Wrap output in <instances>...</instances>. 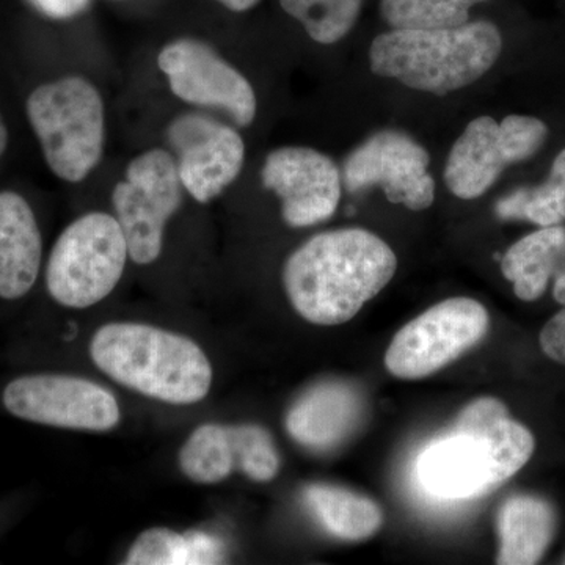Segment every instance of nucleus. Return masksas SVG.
I'll return each mask as SVG.
<instances>
[{
	"label": "nucleus",
	"mask_w": 565,
	"mask_h": 565,
	"mask_svg": "<svg viewBox=\"0 0 565 565\" xmlns=\"http://www.w3.org/2000/svg\"><path fill=\"white\" fill-rule=\"evenodd\" d=\"M548 126L531 115H508L498 122L479 117L465 128L449 152L445 182L462 200L484 195L509 166L537 154Z\"/></svg>",
	"instance_id": "8"
},
{
	"label": "nucleus",
	"mask_w": 565,
	"mask_h": 565,
	"mask_svg": "<svg viewBox=\"0 0 565 565\" xmlns=\"http://www.w3.org/2000/svg\"><path fill=\"white\" fill-rule=\"evenodd\" d=\"M222 542L207 533H177L152 527L134 542L126 565H203L223 563Z\"/></svg>",
	"instance_id": "21"
},
{
	"label": "nucleus",
	"mask_w": 565,
	"mask_h": 565,
	"mask_svg": "<svg viewBox=\"0 0 565 565\" xmlns=\"http://www.w3.org/2000/svg\"><path fill=\"white\" fill-rule=\"evenodd\" d=\"M539 341L548 359L565 364V307L545 323Z\"/></svg>",
	"instance_id": "25"
},
{
	"label": "nucleus",
	"mask_w": 565,
	"mask_h": 565,
	"mask_svg": "<svg viewBox=\"0 0 565 565\" xmlns=\"http://www.w3.org/2000/svg\"><path fill=\"white\" fill-rule=\"evenodd\" d=\"M182 473L199 484H218L234 471H243L244 426L206 423L196 427L182 446Z\"/></svg>",
	"instance_id": "19"
},
{
	"label": "nucleus",
	"mask_w": 565,
	"mask_h": 565,
	"mask_svg": "<svg viewBox=\"0 0 565 565\" xmlns=\"http://www.w3.org/2000/svg\"><path fill=\"white\" fill-rule=\"evenodd\" d=\"M481 2L487 0H382L381 11L393 29H448L467 24Z\"/></svg>",
	"instance_id": "24"
},
{
	"label": "nucleus",
	"mask_w": 565,
	"mask_h": 565,
	"mask_svg": "<svg viewBox=\"0 0 565 565\" xmlns=\"http://www.w3.org/2000/svg\"><path fill=\"white\" fill-rule=\"evenodd\" d=\"M303 500L323 530L341 541H364L384 523L377 503L343 487L313 484L305 489Z\"/></svg>",
	"instance_id": "20"
},
{
	"label": "nucleus",
	"mask_w": 565,
	"mask_h": 565,
	"mask_svg": "<svg viewBox=\"0 0 565 565\" xmlns=\"http://www.w3.org/2000/svg\"><path fill=\"white\" fill-rule=\"evenodd\" d=\"M497 525L500 537L497 564H537L555 539V509L544 498L514 494L501 505Z\"/></svg>",
	"instance_id": "17"
},
{
	"label": "nucleus",
	"mask_w": 565,
	"mask_h": 565,
	"mask_svg": "<svg viewBox=\"0 0 565 565\" xmlns=\"http://www.w3.org/2000/svg\"><path fill=\"white\" fill-rule=\"evenodd\" d=\"M501 221H525L541 226L565 222V148L556 156L548 177L534 188H520L498 200L494 206Z\"/></svg>",
	"instance_id": "22"
},
{
	"label": "nucleus",
	"mask_w": 565,
	"mask_h": 565,
	"mask_svg": "<svg viewBox=\"0 0 565 565\" xmlns=\"http://www.w3.org/2000/svg\"><path fill=\"white\" fill-rule=\"evenodd\" d=\"M218 3H222L226 9L236 11V13H243V11H247L253 9L259 0H217Z\"/></svg>",
	"instance_id": "27"
},
{
	"label": "nucleus",
	"mask_w": 565,
	"mask_h": 565,
	"mask_svg": "<svg viewBox=\"0 0 565 565\" xmlns=\"http://www.w3.org/2000/svg\"><path fill=\"white\" fill-rule=\"evenodd\" d=\"M29 3L50 20H71L87 10L90 0H28Z\"/></svg>",
	"instance_id": "26"
},
{
	"label": "nucleus",
	"mask_w": 565,
	"mask_h": 565,
	"mask_svg": "<svg viewBox=\"0 0 565 565\" xmlns=\"http://www.w3.org/2000/svg\"><path fill=\"white\" fill-rule=\"evenodd\" d=\"M25 110L51 172L66 182L87 180L102 162L106 139L98 88L81 76L47 82L29 95Z\"/></svg>",
	"instance_id": "5"
},
{
	"label": "nucleus",
	"mask_w": 565,
	"mask_h": 565,
	"mask_svg": "<svg viewBox=\"0 0 565 565\" xmlns=\"http://www.w3.org/2000/svg\"><path fill=\"white\" fill-rule=\"evenodd\" d=\"M182 195L177 159L169 151L154 148L129 162L111 204L134 263L147 266L161 256L167 223L180 210Z\"/></svg>",
	"instance_id": "7"
},
{
	"label": "nucleus",
	"mask_w": 565,
	"mask_h": 565,
	"mask_svg": "<svg viewBox=\"0 0 565 565\" xmlns=\"http://www.w3.org/2000/svg\"><path fill=\"white\" fill-rule=\"evenodd\" d=\"M2 401L17 418L62 429L107 433L121 418L109 390L74 375H22L6 386Z\"/></svg>",
	"instance_id": "10"
},
{
	"label": "nucleus",
	"mask_w": 565,
	"mask_h": 565,
	"mask_svg": "<svg viewBox=\"0 0 565 565\" xmlns=\"http://www.w3.org/2000/svg\"><path fill=\"white\" fill-rule=\"evenodd\" d=\"M363 414L359 390L344 382H322L294 403L286 416V430L303 448L326 452L355 433Z\"/></svg>",
	"instance_id": "15"
},
{
	"label": "nucleus",
	"mask_w": 565,
	"mask_h": 565,
	"mask_svg": "<svg viewBox=\"0 0 565 565\" xmlns=\"http://www.w3.org/2000/svg\"><path fill=\"white\" fill-rule=\"evenodd\" d=\"M158 65L181 102L225 111L241 128L255 121L258 102L250 82L210 44L174 40L159 52Z\"/></svg>",
	"instance_id": "11"
},
{
	"label": "nucleus",
	"mask_w": 565,
	"mask_h": 565,
	"mask_svg": "<svg viewBox=\"0 0 565 565\" xmlns=\"http://www.w3.org/2000/svg\"><path fill=\"white\" fill-rule=\"evenodd\" d=\"M90 356L111 381L162 403L196 404L211 390L212 366L203 349L158 327L107 323L92 338Z\"/></svg>",
	"instance_id": "3"
},
{
	"label": "nucleus",
	"mask_w": 565,
	"mask_h": 565,
	"mask_svg": "<svg viewBox=\"0 0 565 565\" xmlns=\"http://www.w3.org/2000/svg\"><path fill=\"white\" fill-rule=\"evenodd\" d=\"M262 182L281 200V215L291 228L329 221L343 191V174L323 152L307 147H282L267 154Z\"/></svg>",
	"instance_id": "14"
},
{
	"label": "nucleus",
	"mask_w": 565,
	"mask_h": 565,
	"mask_svg": "<svg viewBox=\"0 0 565 565\" xmlns=\"http://www.w3.org/2000/svg\"><path fill=\"white\" fill-rule=\"evenodd\" d=\"M534 437L494 397H479L416 459L419 486L441 500L482 498L522 470Z\"/></svg>",
	"instance_id": "2"
},
{
	"label": "nucleus",
	"mask_w": 565,
	"mask_h": 565,
	"mask_svg": "<svg viewBox=\"0 0 565 565\" xmlns=\"http://www.w3.org/2000/svg\"><path fill=\"white\" fill-rule=\"evenodd\" d=\"M553 297L557 303L565 307V270L555 277V285H553Z\"/></svg>",
	"instance_id": "28"
},
{
	"label": "nucleus",
	"mask_w": 565,
	"mask_h": 565,
	"mask_svg": "<svg viewBox=\"0 0 565 565\" xmlns=\"http://www.w3.org/2000/svg\"><path fill=\"white\" fill-rule=\"evenodd\" d=\"M429 152L405 132L385 129L348 156L343 166L345 191L356 193L381 185L388 202L412 211L433 206L435 181Z\"/></svg>",
	"instance_id": "12"
},
{
	"label": "nucleus",
	"mask_w": 565,
	"mask_h": 565,
	"mask_svg": "<svg viewBox=\"0 0 565 565\" xmlns=\"http://www.w3.org/2000/svg\"><path fill=\"white\" fill-rule=\"evenodd\" d=\"M501 270L520 300L544 296L550 280L565 270V226H544L522 237L504 253Z\"/></svg>",
	"instance_id": "18"
},
{
	"label": "nucleus",
	"mask_w": 565,
	"mask_h": 565,
	"mask_svg": "<svg viewBox=\"0 0 565 565\" xmlns=\"http://www.w3.org/2000/svg\"><path fill=\"white\" fill-rule=\"evenodd\" d=\"M489 313L468 297L434 305L393 338L385 366L405 381L427 377L475 348L489 330Z\"/></svg>",
	"instance_id": "9"
},
{
	"label": "nucleus",
	"mask_w": 565,
	"mask_h": 565,
	"mask_svg": "<svg viewBox=\"0 0 565 565\" xmlns=\"http://www.w3.org/2000/svg\"><path fill=\"white\" fill-rule=\"evenodd\" d=\"M282 10L319 44H333L352 31L363 0H280Z\"/></svg>",
	"instance_id": "23"
},
{
	"label": "nucleus",
	"mask_w": 565,
	"mask_h": 565,
	"mask_svg": "<svg viewBox=\"0 0 565 565\" xmlns=\"http://www.w3.org/2000/svg\"><path fill=\"white\" fill-rule=\"evenodd\" d=\"M128 258V243L117 217L88 212L66 226L52 248L47 292L62 307L90 308L117 288Z\"/></svg>",
	"instance_id": "6"
},
{
	"label": "nucleus",
	"mask_w": 565,
	"mask_h": 565,
	"mask_svg": "<svg viewBox=\"0 0 565 565\" xmlns=\"http://www.w3.org/2000/svg\"><path fill=\"white\" fill-rule=\"evenodd\" d=\"M167 139L177 154L182 188L195 202L206 204L217 199L243 172V137L215 118L180 115L167 128Z\"/></svg>",
	"instance_id": "13"
},
{
	"label": "nucleus",
	"mask_w": 565,
	"mask_h": 565,
	"mask_svg": "<svg viewBox=\"0 0 565 565\" xmlns=\"http://www.w3.org/2000/svg\"><path fill=\"white\" fill-rule=\"evenodd\" d=\"M9 145V129H7L6 121H3L2 115H0V158L7 150Z\"/></svg>",
	"instance_id": "29"
},
{
	"label": "nucleus",
	"mask_w": 565,
	"mask_h": 565,
	"mask_svg": "<svg viewBox=\"0 0 565 565\" xmlns=\"http://www.w3.org/2000/svg\"><path fill=\"white\" fill-rule=\"evenodd\" d=\"M43 239L31 204L20 193L0 192V299L18 300L39 278Z\"/></svg>",
	"instance_id": "16"
},
{
	"label": "nucleus",
	"mask_w": 565,
	"mask_h": 565,
	"mask_svg": "<svg viewBox=\"0 0 565 565\" xmlns=\"http://www.w3.org/2000/svg\"><path fill=\"white\" fill-rule=\"evenodd\" d=\"M503 36L489 21L448 29H393L373 41L371 70L414 90L445 96L492 70Z\"/></svg>",
	"instance_id": "4"
},
{
	"label": "nucleus",
	"mask_w": 565,
	"mask_h": 565,
	"mask_svg": "<svg viewBox=\"0 0 565 565\" xmlns=\"http://www.w3.org/2000/svg\"><path fill=\"white\" fill-rule=\"evenodd\" d=\"M397 258L388 244L360 228L316 234L289 256L282 285L305 321L338 326L392 281Z\"/></svg>",
	"instance_id": "1"
}]
</instances>
